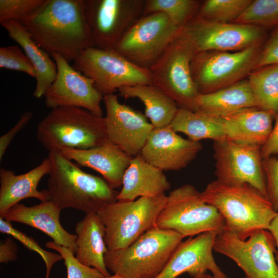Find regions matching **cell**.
Returning a JSON list of instances; mask_svg holds the SVG:
<instances>
[{
	"mask_svg": "<svg viewBox=\"0 0 278 278\" xmlns=\"http://www.w3.org/2000/svg\"><path fill=\"white\" fill-rule=\"evenodd\" d=\"M62 210L49 201L28 206L18 203L2 217L8 222H18L36 228L50 237L56 244L77 252V236L67 232L60 221Z\"/></svg>",
	"mask_w": 278,
	"mask_h": 278,
	"instance_id": "cell-21",
	"label": "cell"
},
{
	"mask_svg": "<svg viewBox=\"0 0 278 278\" xmlns=\"http://www.w3.org/2000/svg\"><path fill=\"white\" fill-rule=\"evenodd\" d=\"M33 116L30 111L24 113L16 123L7 132L0 137V160L1 161L12 141L29 123Z\"/></svg>",
	"mask_w": 278,
	"mask_h": 278,
	"instance_id": "cell-40",
	"label": "cell"
},
{
	"mask_svg": "<svg viewBox=\"0 0 278 278\" xmlns=\"http://www.w3.org/2000/svg\"><path fill=\"white\" fill-rule=\"evenodd\" d=\"M196 104L198 111L217 116L242 109L258 108L247 79L211 93L199 94Z\"/></svg>",
	"mask_w": 278,
	"mask_h": 278,
	"instance_id": "cell-27",
	"label": "cell"
},
{
	"mask_svg": "<svg viewBox=\"0 0 278 278\" xmlns=\"http://www.w3.org/2000/svg\"><path fill=\"white\" fill-rule=\"evenodd\" d=\"M193 278H214L213 275H211L208 273H202L198 275H197L193 277Z\"/></svg>",
	"mask_w": 278,
	"mask_h": 278,
	"instance_id": "cell-44",
	"label": "cell"
},
{
	"mask_svg": "<svg viewBox=\"0 0 278 278\" xmlns=\"http://www.w3.org/2000/svg\"><path fill=\"white\" fill-rule=\"evenodd\" d=\"M201 195L222 216L225 228L243 240L259 230H268L277 214L267 197L247 184H229L216 179Z\"/></svg>",
	"mask_w": 278,
	"mask_h": 278,
	"instance_id": "cell-3",
	"label": "cell"
},
{
	"mask_svg": "<svg viewBox=\"0 0 278 278\" xmlns=\"http://www.w3.org/2000/svg\"><path fill=\"white\" fill-rule=\"evenodd\" d=\"M103 101L108 141L133 157L140 154L153 126L145 114L120 103L114 94L104 95Z\"/></svg>",
	"mask_w": 278,
	"mask_h": 278,
	"instance_id": "cell-17",
	"label": "cell"
},
{
	"mask_svg": "<svg viewBox=\"0 0 278 278\" xmlns=\"http://www.w3.org/2000/svg\"><path fill=\"white\" fill-rule=\"evenodd\" d=\"M72 66L91 79L103 96L124 87L152 84L149 70L135 65L114 49L89 47L73 61Z\"/></svg>",
	"mask_w": 278,
	"mask_h": 278,
	"instance_id": "cell-9",
	"label": "cell"
},
{
	"mask_svg": "<svg viewBox=\"0 0 278 278\" xmlns=\"http://www.w3.org/2000/svg\"><path fill=\"white\" fill-rule=\"evenodd\" d=\"M251 2V0H207L200 6L196 17L215 22H233Z\"/></svg>",
	"mask_w": 278,
	"mask_h": 278,
	"instance_id": "cell-33",
	"label": "cell"
},
{
	"mask_svg": "<svg viewBox=\"0 0 278 278\" xmlns=\"http://www.w3.org/2000/svg\"><path fill=\"white\" fill-rule=\"evenodd\" d=\"M200 7L194 0H145L143 15L164 13L181 29L196 17Z\"/></svg>",
	"mask_w": 278,
	"mask_h": 278,
	"instance_id": "cell-31",
	"label": "cell"
},
{
	"mask_svg": "<svg viewBox=\"0 0 278 278\" xmlns=\"http://www.w3.org/2000/svg\"><path fill=\"white\" fill-rule=\"evenodd\" d=\"M0 232L11 235L28 249L38 253L41 256L46 268L45 278H49L55 263L63 259L60 254L48 252L42 249L33 238L14 228L10 222L6 221L2 217H0Z\"/></svg>",
	"mask_w": 278,
	"mask_h": 278,
	"instance_id": "cell-34",
	"label": "cell"
},
{
	"mask_svg": "<svg viewBox=\"0 0 278 278\" xmlns=\"http://www.w3.org/2000/svg\"><path fill=\"white\" fill-rule=\"evenodd\" d=\"M45 0H0V23L21 21L33 13Z\"/></svg>",
	"mask_w": 278,
	"mask_h": 278,
	"instance_id": "cell-37",
	"label": "cell"
},
{
	"mask_svg": "<svg viewBox=\"0 0 278 278\" xmlns=\"http://www.w3.org/2000/svg\"><path fill=\"white\" fill-rule=\"evenodd\" d=\"M170 125L176 132L184 133L189 140L195 142L205 139L214 141L227 138L222 118L201 111L179 108Z\"/></svg>",
	"mask_w": 278,
	"mask_h": 278,
	"instance_id": "cell-29",
	"label": "cell"
},
{
	"mask_svg": "<svg viewBox=\"0 0 278 278\" xmlns=\"http://www.w3.org/2000/svg\"><path fill=\"white\" fill-rule=\"evenodd\" d=\"M60 152L80 166L100 173L114 190L122 186L124 175L133 158L109 141L90 149L66 148Z\"/></svg>",
	"mask_w": 278,
	"mask_h": 278,
	"instance_id": "cell-20",
	"label": "cell"
},
{
	"mask_svg": "<svg viewBox=\"0 0 278 278\" xmlns=\"http://www.w3.org/2000/svg\"><path fill=\"white\" fill-rule=\"evenodd\" d=\"M244 278H246V277H244Z\"/></svg>",
	"mask_w": 278,
	"mask_h": 278,
	"instance_id": "cell-46",
	"label": "cell"
},
{
	"mask_svg": "<svg viewBox=\"0 0 278 278\" xmlns=\"http://www.w3.org/2000/svg\"><path fill=\"white\" fill-rule=\"evenodd\" d=\"M57 64L56 78L46 92L45 103L51 109L73 107L86 110L102 117L101 102L103 95L95 88L93 81L80 72L60 55H50Z\"/></svg>",
	"mask_w": 278,
	"mask_h": 278,
	"instance_id": "cell-16",
	"label": "cell"
},
{
	"mask_svg": "<svg viewBox=\"0 0 278 278\" xmlns=\"http://www.w3.org/2000/svg\"><path fill=\"white\" fill-rule=\"evenodd\" d=\"M0 67L20 71L34 78L36 77L32 64L18 45L0 47Z\"/></svg>",
	"mask_w": 278,
	"mask_h": 278,
	"instance_id": "cell-36",
	"label": "cell"
},
{
	"mask_svg": "<svg viewBox=\"0 0 278 278\" xmlns=\"http://www.w3.org/2000/svg\"><path fill=\"white\" fill-rule=\"evenodd\" d=\"M102 278H125L122 276H120L119 275H118V274H114V275H110L109 276H104Z\"/></svg>",
	"mask_w": 278,
	"mask_h": 278,
	"instance_id": "cell-45",
	"label": "cell"
},
{
	"mask_svg": "<svg viewBox=\"0 0 278 278\" xmlns=\"http://www.w3.org/2000/svg\"><path fill=\"white\" fill-rule=\"evenodd\" d=\"M213 250L233 260L246 278H278L275 242L268 230H259L243 240L225 228L217 235Z\"/></svg>",
	"mask_w": 278,
	"mask_h": 278,
	"instance_id": "cell-12",
	"label": "cell"
},
{
	"mask_svg": "<svg viewBox=\"0 0 278 278\" xmlns=\"http://www.w3.org/2000/svg\"><path fill=\"white\" fill-rule=\"evenodd\" d=\"M195 54L180 30L149 70L152 84L173 99L179 108L198 111L196 99L199 93L190 70Z\"/></svg>",
	"mask_w": 278,
	"mask_h": 278,
	"instance_id": "cell-8",
	"label": "cell"
},
{
	"mask_svg": "<svg viewBox=\"0 0 278 278\" xmlns=\"http://www.w3.org/2000/svg\"><path fill=\"white\" fill-rule=\"evenodd\" d=\"M167 196L141 197L131 201H117L98 213L103 223L105 242L108 251L127 247L148 230L156 227L158 215Z\"/></svg>",
	"mask_w": 278,
	"mask_h": 278,
	"instance_id": "cell-6",
	"label": "cell"
},
{
	"mask_svg": "<svg viewBox=\"0 0 278 278\" xmlns=\"http://www.w3.org/2000/svg\"><path fill=\"white\" fill-rule=\"evenodd\" d=\"M268 198L278 213V158L274 156L263 159Z\"/></svg>",
	"mask_w": 278,
	"mask_h": 278,
	"instance_id": "cell-38",
	"label": "cell"
},
{
	"mask_svg": "<svg viewBox=\"0 0 278 278\" xmlns=\"http://www.w3.org/2000/svg\"><path fill=\"white\" fill-rule=\"evenodd\" d=\"M213 147L217 180L229 184H249L268 198L261 146L225 138L214 141Z\"/></svg>",
	"mask_w": 278,
	"mask_h": 278,
	"instance_id": "cell-15",
	"label": "cell"
},
{
	"mask_svg": "<svg viewBox=\"0 0 278 278\" xmlns=\"http://www.w3.org/2000/svg\"><path fill=\"white\" fill-rule=\"evenodd\" d=\"M117 201H134L137 197L155 196L165 192L170 184L164 171L143 159L133 157L124 175Z\"/></svg>",
	"mask_w": 278,
	"mask_h": 278,
	"instance_id": "cell-24",
	"label": "cell"
},
{
	"mask_svg": "<svg viewBox=\"0 0 278 278\" xmlns=\"http://www.w3.org/2000/svg\"><path fill=\"white\" fill-rule=\"evenodd\" d=\"M268 230L272 234L275 242V259L278 266V213L271 222Z\"/></svg>",
	"mask_w": 278,
	"mask_h": 278,
	"instance_id": "cell-43",
	"label": "cell"
},
{
	"mask_svg": "<svg viewBox=\"0 0 278 278\" xmlns=\"http://www.w3.org/2000/svg\"><path fill=\"white\" fill-rule=\"evenodd\" d=\"M84 0H45L33 13L19 21L44 50L74 61L94 46L84 10Z\"/></svg>",
	"mask_w": 278,
	"mask_h": 278,
	"instance_id": "cell-1",
	"label": "cell"
},
{
	"mask_svg": "<svg viewBox=\"0 0 278 278\" xmlns=\"http://www.w3.org/2000/svg\"><path fill=\"white\" fill-rule=\"evenodd\" d=\"M119 95L127 99L136 98L145 106V115L154 128L170 125L179 107L176 101L152 84L124 87Z\"/></svg>",
	"mask_w": 278,
	"mask_h": 278,
	"instance_id": "cell-28",
	"label": "cell"
},
{
	"mask_svg": "<svg viewBox=\"0 0 278 278\" xmlns=\"http://www.w3.org/2000/svg\"><path fill=\"white\" fill-rule=\"evenodd\" d=\"M145 0H84V10L94 47L114 49L143 15Z\"/></svg>",
	"mask_w": 278,
	"mask_h": 278,
	"instance_id": "cell-13",
	"label": "cell"
},
{
	"mask_svg": "<svg viewBox=\"0 0 278 278\" xmlns=\"http://www.w3.org/2000/svg\"><path fill=\"white\" fill-rule=\"evenodd\" d=\"M180 30L164 13L144 15L126 31L114 49L135 65L149 70Z\"/></svg>",
	"mask_w": 278,
	"mask_h": 278,
	"instance_id": "cell-11",
	"label": "cell"
},
{
	"mask_svg": "<svg viewBox=\"0 0 278 278\" xmlns=\"http://www.w3.org/2000/svg\"><path fill=\"white\" fill-rule=\"evenodd\" d=\"M216 231H208L182 241L165 267L155 278H176L187 272L192 276L211 272L214 278H229L217 265L212 251Z\"/></svg>",
	"mask_w": 278,
	"mask_h": 278,
	"instance_id": "cell-19",
	"label": "cell"
},
{
	"mask_svg": "<svg viewBox=\"0 0 278 278\" xmlns=\"http://www.w3.org/2000/svg\"><path fill=\"white\" fill-rule=\"evenodd\" d=\"M259 27L278 28V0L252 1L233 22Z\"/></svg>",
	"mask_w": 278,
	"mask_h": 278,
	"instance_id": "cell-32",
	"label": "cell"
},
{
	"mask_svg": "<svg viewBox=\"0 0 278 278\" xmlns=\"http://www.w3.org/2000/svg\"><path fill=\"white\" fill-rule=\"evenodd\" d=\"M37 139L49 152L87 149L108 141L103 117L73 107L51 109L38 125Z\"/></svg>",
	"mask_w": 278,
	"mask_h": 278,
	"instance_id": "cell-4",
	"label": "cell"
},
{
	"mask_svg": "<svg viewBox=\"0 0 278 278\" xmlns=\"http://www.w3.org/2000/svg\"><path fill=\"white\" fill-rule=\"evenodd\" d=\"M76 257L81 264L99 270L104 276L110 274L104 256L108 251L104 240L105 227L97 213L86 214L76 225Z\"/></svg>",
	"mask_w": 278,
	"mask_h": 278,
	"instance_id": "cell-26",
	"label": "cell"
},
{
	"mask_svg": "<svg viewBox=\"0 0 278 278\" xmlns=\"http://www.w3.org/2000/svg\"><path fill=\"white\" fill-rule=\"evenodd\" d=\"M271 64H278V28L268 36L262 46L255 68Z\"/></svg>",
	"mask_w": 278,
	"mask_h": 278,
	"instance_id": "cell-39",
	"label": "cell"
},
{
	"mask_svg": "<svg viewBox=\"0 0 278 278\" xmlns=\"http://www.w3.org/2000/svg\"><path fill=\"white\" fill-rule=\"evenodd\" d=\"M225 226L218 210L206 203L201 193L189 184L169 193L156 221L157 227L175 231L184 238L212 231L219 233Z\"/></svg>",
	"mask_w": 278,
	"mask_h": 278,
	"instance_id": "cell-7",
	"label": "cell"
},
{
	"mask_svg": "<svg viewBox=\"0 0 278 278\" xmlns=\"http://www.w3.org/2000/svg\"><path fill=\"white\" fill-rule=\"evenodd\" d=\"M275 119V124L269 138L261 147V154L263 159L272 156L278 158V114Z\"/></svg>",
	"mask_w": 278,
	"mask_h": 278,
	"instance_id": "cell-41",
	"label": "cell"
},
{
	"mask_svg": "<svg viewBox=\"0 0 278 278\" xmlns=\"http://www.w3.org/2000/svg\"><path fill=\"white\" fill-rule=\"evenodd\" d=\"M262 47L257 45L239 51L195 54L190 70L199 94L211 93L244 79L255 68Z\"/></svg>",
	"mask_w": 278,
	"mask_h": 278,
	"instance_id": "cell-10",
	"label": "cell"
},
{
	"mask_svg": "<svg viewBox=\"0 0 278 278\" xmlns=\"http://www.w3.org/2000/svg\"><path fill=\"white\" fill-rule=\"evenodd\" d=\"M9 37L22 48L36 72V85L33 96L40 98L55 80L57 64L50 55L41 48L19 21L10 20L1 23Z\"/></svg>",
	"mask_w": 278,
	"mask_h": 278,
	"instance_id": "cell-25",
	"label": "cell"
},
{
	"mask_svg": "<svg viewBox=\"0 0 278 278\" xmlns=\"http://www.w3.org/2000/svg\"><path fill=\"white\" fill-rule=\"evenodd\" d=\"M202 148L200 142L183 138L169 125L154 128L140 154L163 171H177L185 168Z\"/></svg>",
	"mask_w": 278,
	"mask_h": 278,
	"instance_id": "cell-18",
	"label": "cell"
},
{
	"mask_svg": "<svg viewBox=\"0 0 278 278\" xmlns=\"http://www.w3.org/2000/svg\"><path fill=\"white\" fill-rule=\"evenodd\" d=\"M181 32L195 54L207 51H236L262 45L268 37L266 29L236 23H220L194 18Z\"/></svg>",
	"mask_w": 278,
	"mask_h": 278,
	"instance_id": "cell-14",
	"label": "cell"
},
{
	"mask_svg": "<svg viewBox=\"0 0 278 278\" xmlns=\"http://www.w3.org/2000/svg\"><path fill=\"white\" fill-rule=\"evenodd\" d=\"M220 117L225 126L227 138L261 147L271 134L275 118L270 112L256 107L242 109Z\"/></svg>",
	"mask_w": 278,
	"mask_h": 278,
	"instance_id": "cell-23",
	"label": "cell"
},
{
	"mask_svg": "<svg viewBox=\"0 0 278 278\" xmlns=\"http://www.w3.org/2000/svg\"><path fill=\"white\" fill-rule=\"evenodd\" d=\"M172 230L155 227L123 249L108 251L107 268L125 278H155L183 238Z\"/></svg>",
	"mask_w": 278,
	"mask_h": 278,
	"instance_id": "cell-5",
	"label": "cell"
},
{
	"mask_svg": "<svg viewBox=\"0 0 278 278\" xmlns=\"http://www.w3.org/2000/svg\"><path fill=\"white\" fill-rule=\"evenodd\" d=\"M51 163L47 188L49 201L60 209L98 213L117 201L116 192L102 178L86 173L60 151L49 152Z\"/></svg>",
	"mask_w": 278,
	"mask_h": 278,
	"instance_id": "cell-2",
	"label": "cell"
},
{
	"mask_svg": "<svg viewBox=\"0 0 278 278\" xmlns=\"http://www.w3.org/2000/svg\"><path fill=\"white\" fill-rule=\"evenodd\" d=\"M17 250V245L13 239L10 237L7 238L0 245V263H8L16 260Z\"/></svg>",
	"mask_w": 278,
	"mask_h": 278,
	"instance_id": "cell-42",
	"label": "cell"
},
{
	"mask_svg": "<svg viewBox=\"0 0 278 278\" xmlns=\"http://www.w3.org/2000/svg\"><path fill=\"white\" fill-rule=\"evenodd\" d=\"M258 108L278 114V64H271L251 72L248 76Z\"/></svg>",
	"mask_w": 278,
	"mask_h": 278,
	"instance_id": "cell-30",
	"label": "cell"
},
{
	"mask_svg": "<svg viewBox=\"0 0 278 278\" xmlns=\"http://www.w3.org/2000/svg\"><path fill=\"white\" fill-rule=\"evenodd\" d=\"M46 247L57 251L62 256L67 270V278H102L104 275L97 269L81 264L69 249L54 241L47 242Z\"/></svg>",
	"mask_w": 278,
	"mask_h": 278,
	"instance_id": "cell-35",
	"label": "cell"
},
{
	"mask_svg": "<svg viewBox=\"0 0 278 278\" xmlns=\"http://www.w3.org/2000/svg\"><path fill=\"white\" fill-rule=\"evenodd\" d=\"M50 168V161L47 157L38 166L21 175L1 168L0 216L24 199L33 198L41 202L48 201L45 189L39 191L37 187L41 179L48 175Z\"/></svg>",
	"mask_w": 278,
	"mask_h": 278,
	"instance_id": "cell-22",
	"label": "cell"
}]
</instances>
